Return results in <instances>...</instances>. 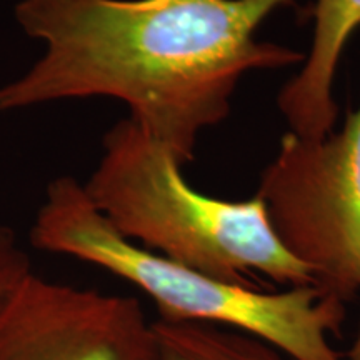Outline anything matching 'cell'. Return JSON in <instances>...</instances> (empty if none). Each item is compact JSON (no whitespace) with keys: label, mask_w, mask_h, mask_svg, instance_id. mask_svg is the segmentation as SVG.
<instances>
[{"label":"cell","mask_w":360,"mask_h":360,"mask_svg":"<svg viewBox=\"0 0 360 360\" xmlns=\"http://www.w3.org/2000/svg\"><path fill=\"white\" fill-rule=\"evenodd\" d=\"M32 272L30 259L22 249L17 233L0 225V299Z\"/></svg>","instance_id":"obj_8"},{"label":"cell","mask_w":360,"mask_h":360,"mask_svg":"<svg viewBox=\"0 0 360 360\" xmlns=\"http://www.w3.org/2000/svg\"><path fill=\"white\" fill-rule=\"evenodd\" d=\"M314 39L304 65L278 94V109L290 132L323 139L334 130V82L340 56L360 25V0H315Z\"/></svg>","instance_id":"obj_6"},{"label":"cell","mask_w":360,"mask_h":360,"mask_svg":"<svg viewBox=\"0 0 360 360\" xmlns=\"http://www.w3.org/2000/svg\"><path fill=\"white\" fill-rule=\"evenodd\" d=\"M30 240L40 250L97 265L148 295L159 321L219 326L254 335L295 360H344L339 335L345 302L317 283L267 292L197 272L129 240L98 212L84 184L53 179L35 215Z\"/></svg>","instance_id":"obj_2"},{"label":"cell","mask_w":360,"mask_h":360,"mask_svg":"<svg viewBox=\"0 0 360 360\" xmlns=\"http://www.w3.org/2000/svg\"><path fill=\"white\" fill-rule=\"evenodd\" d=\"M84 188L124 237L197 272L242 285H255L257 274L289 287L315 283L278 240L259 195L233 202L197 192L129 117L107 130Z\"/></svg>","instance_id":"obj_3"},{"label":"cell","mask_w":360,"mask_h":360,"mask_svg":"<svg viewBox=\"0 0 360 360\" xmlns=\"http://www.w3.org/2000/svg\"><path fill=\"white\" fill-rule=\"evenodd\" d=\"M295 0H20L15 20L44 53L0 85V114L109 97L174 155L193 159L199 135L231 114L247 72L304 53L260 42L257 30Z\"/></svg>","instance_id":"obj_1"},{"label":"cell","mask_w":360,"mask_h":360,"mask_svg":"<svg viewBox=\"0 0 360 360\" xmlns=\"http://www.w3.org/2000/svg\"><path fill=\"white\" fill-rule=\"evenodd\" d=\"M257 195L319 287L342 302L360 294V107L323 139L283 135Z\"/></svg>","instance_id":"obj_4"},{"label":"cell","mask_w":360,"mask_h":360,"mask_svg":"<svg viewBox=\"0 0 360 360\" xmlns=\"http://www.w3.org/2000/svg\"><path fill=\"white\" fill-rule=\"evenodd\" d=\"M347 360H360V322H359L357 332H355L352 345H350V350L347 354Z\"/></svg>","instance_id":"obj_9"},{"label":"cell","mask_w":360,"mask_h":360,"mask_svg":"<svg viewBox=\"0 0 360 360\" xmlns=\"http://www.w3.org/2000/svg\"><path fill=\"white\" fill-rule=\"evenodd\" d=\"M160 360H295L257 337L219 326L154 321Z\"/></svg>","instance_id":"obj_7"},{"label":"cell","mask_w":360,"mask_h":360,"mask_svg":"<svg viewBox=\"0 0 360 360\" xmlns=\"http://www.w3.org/2000/svg\"><path fill=\"white\" fill-rule=\"evenodd\" d=\"M0 360H160V347L134 297L30 272L0 299Z\"/></svg>","instance_id":"obj_5"}]
</instances>
